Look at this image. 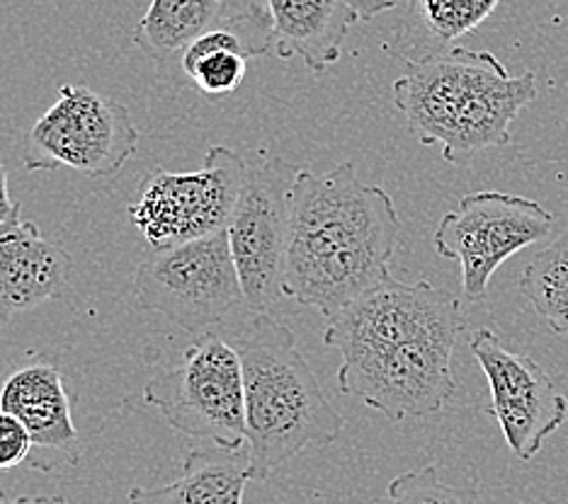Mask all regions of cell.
<instances>
[{"instance_id":"obj_1","label":"cell","mask_w":568,"mask_h":504,"mask_svg":"<svg viewBox=\"0 0 568 504\" xmlns=\"http://www.w3.org/2000/svg\"><path fill=\"white\" fill-rule=\"evenodd\" d=\"M402 233L394 199L345 161L316 175L302 167L292 187L282 291L326 318L392 275Z\"/></svg>"},{"instance_id":"obj_17","label":"cell","mask_w":568,"mask_h":504,"mask_svg":"<svg viewBox=\"0 0 568 504\" xmlns=\"http://www.w3.org/2000/svg\"><path fill=\"white\" fill-rule=\"evenodd\" d=\"M248 483V446L214 444L190 451L178 481L161 487H134L129 504H243Z\"/></svg>"},{"instance_id":"obj_15","label":"cell","mask_w":568,"mask_h":504,"mask_svg":"<svg viewBox=\"0 0 568 504\" xmlns=\"http://www.w3.org/2000/svg\"><path fill=\"white\" fill-rule=\"evenodd\" d=\"M270 42H275V32L265 8L231 10L180 54V69L202 95L226 97L245 81L248 61L267 54Z\"/></svg>"},{"instance_id":"obj_6","label":"cell","mask_w":568,"mask_h":504,"mask_svg":"<svg viewBox=\"0 0 568 504\" xmlns=\"http://www.w3.org/2000/svg\"><path fill=\"white\" fill-rule=\"evenodd\" d=\"M134 296L141 308L185 332L202 335L219 326L243 301L229 233L153 250L134 271Z\"/></svg>"},{"instance_id":"obj_26","label":"cell","mask_w":568,"mask_h":504,"mask_svg":"<svg viewBox=\"0 0 568 504\" xmlns=\"http://www.w3.org/2000/svg\"><path fill=\"white\" fill-rule=\"evenodd\" d=\"M3 322H6V320H3V318H0V328H3Z\"/></svg>"},{"instance_id":"obj_5","label":"cell","mask_w":568,"mask_h":504,"mask_svg":"<svg viewBox=\"0 0 568 504\" xmlns=\"http://www.w3.org/2000/svg\"><path fill=\"white\" fill-rule=\"evenodd\" d=\"M144 400L185 436L219 446L245 444V391L239 349L202 332L173 369L153 377Z\"/></svg>"},{"instance_id":"obj_2","label":"cell","mask_w":568,"mask_h":504,"mask_svg":"<svg viewBox=\"0 0 568 504\" xmlns=\"http://www.w3.org/2000/svg\"><path fill=\"white\" fill-rule=\"evenodd\" d=\"M392 95L408 132L464 167L479 153L510 144L513 122L537 100V78L532 71L513 75L490 51L452 47L408 59Z\"/></svg>"},{"instance_id":"obj_14","label":"cell","mask_w":568,"mask_h":504,"mask_svg":"<svg viewBox=\"0 0 568 504\" xmlns=\"http://www.w3.org/2000/svg\"><path fill=\"white\" fill-rule=\"evenodd\" d=\"M71 269L73 257L40 226L20 214L8 218L0 224V318L59 299Z\"/></svg>"},{"instance_id":"obj_16","label":"cell","mask_w":568,"mask_h":504,"mask_svg":"<svg viewBox=\"0 0 568 504\" xmlns=\"http://www.w3.org/2000/svg\"><path fill=\"white\" fill-rule=\"evenodd\" d=\"M265 10L273 20L277 56L302 59L314 73L341 61L347 30L357 22L345 0H265Z\"/></svg>"},{"instance_id":"obj_22","label":"cell","mask_w":568,"mask_h":504,"mask_svg":"<svg viewBox=\"0 0 568 504\" xmlns=\"http://www.w3.org/2000/svg\"><path fill=\"white\" fill-rule=\"evenodd\" d=\"M32 436L12 412L0 408V471H10L32 456Z\"/></svg>"},{"instance_id":"obj_19","label":"cell","mask_w":568,"mask_h":504,"mask_svg":"<svg viewBox=\"0 0 568 504\" xmlns=\"http://www.w3.org/2000/svg\"><path fill=\"white\" fill-rule=\"evenodd\" d=\"M520 291L547 328L568 342V230L527 263Z\"/></svg>"},{"instance_id":"obj_23","label":"cell","mask_w":568,"mask_h":504,"mask_svg":"<svg viewBox=\"0 0 568 504\" xmlns=\"http://www.w3.org/2000/svg\"><path fill=\"white\" fill-rule=\"evenodd\" d=\"M347 6H351V10L355 12L357 22H365V20H372L382 16V12L392 10L398 6V0H345Z\"/></svg>"},{"instance_id":"obj_11","label":"cell","mask_w":568,"mask_h":504,"mask_svg":"<svg viewBox=\"0 0 568 504\" xmlns=\"http://www.w3.org/2000/svg\"><path fill=\"white\" fill-rule=\"evenodd\" d=\"M464 328L467 318L455 294L389 275L326 318L324 342L351 357L433 335H459Z\"/></svg>"},{"instance_id":"obj_24","label":"cell","mask_w":568,"mask_h":504,"mask_svg":"<svg viewBox=\"0 0 568 504\" xmlns=\"http://www.w3.org/2000/svg\"><path fill=\"white\" fill-rule=\"evenodd\" d=\"M22 212L20 202H16L10 197V187H8V171L6 165L0 163V224L8 222V218H12L16 214Z\"/></svg>"},{"instance_id":"obj_4","label":"cell","mask_w":568,"mask_h":504,"mask_svg":"<svg viewBox=\"0 0 568 504\" xmlns=\"http://www.w3.org/2000/svg\"><path fill=\"white\" fill-rule=\"evenodd\" d=\"M136 148L139 128L122 102L63 83L54 105L24 136L22 165L32 173L71 167L90 177H114Z\"/></svg>"},{"instance_id":"obj_13","label":"cell","mask_w":568,"mask_h":504,"mask_svg":"<svg viewBox=\"0 0 568 504\" xmlns=\"http://www.w3.org/2000/svg\"><path fill=\"white\" fill-rule=\"evenodd\" d=\"M0 408L12 412L32 436V469L51 471L57 459L79 461V430L73 422V395L57 364L34 359L10 373L0 391Z\"/></svg>"},{"instance_id":"obj_21","label":"cell","mask_w":568,"mask_h":504,"mask_svg":"<svg viewBox=\"0 0 568 504\" xmlns=\"http://www.w3.org/2000/svg\"><path fill=\"white\" fill-rule=\"evenodd\" d=\"M476 487L447 485L435 465L396 475L377 504H476Z\"/></svg>"},{"instance_id":"obj_12","label":"cell","mask_w":568,"mask_h":504,"mask_svg":"<svg viewBox=\"0 0 568 504\" xmlns=\"http://www.w3.org/2000/svg\"><path fill=\"white\" fill-rule=\"evenodd\" d=\"M471 354L488 381V415L500 426L508 449L520 461H532L547 439L568 418V398L532 357L503 344L496 330L481 328L469 340Z\"/></svg>"},{"instance_id":"obj_8","label":"cell","mask_w":568,"mask_h":504,"mask_svg":"<svg viewBox=\"0 0 568 504\" xmlns=\"http://www.w3.org/2000/svg\"><path fill=\"white\" fill-rule=\"evenodd\" d=\"M554 214L539 202L508 192H474L447 212L433 233L435 250L462 267V291L484 301L488 281L508 257L545 240Z\"/></svg>"},{"instance_id":"obj_7","label":"cell","mask_w":568,"mask_h":504,"mask_svg":"<svg viewBox=\"0 0 568 504\" xmlns=\"http://www.w3.org/2000/svg\"><path fill=\"white\" fill-rule=\"evenodd\" d=\"M248 165L229 146H212L200 171L156 167L141 179L129 222L153 250L226 230Z\"/></svg>"},{"instance_id":"obj_9","label":"cell","mask_w":568,"mask_h":504,"mask_svg":"<svg viewBox=\"0 0 568 504\" xmlns=\"http://www.w3.org/2000/svg\"><path fill=\"white\" fill-rule=\"evenodd\" d=\"M302 167L280 155H270L261 165L248 167L226 226L243 301L257 313L284 296L282 277L290 243L292 187Z\"/></svg>"},{"instance_id":"obj_18","label":"cell","mask_w":568,"mask_h":504,"mask_svg":"<svg viewBox=\"0 0 568 504\" xmlns=\"http://www.w3.org/2000/svg\"><path fill=\"white\" fill-rule=\"evenodd\" d=\"M231 10L234 0H151L132 39L149 59L165 63L180 59L197 37L216 28Z\"/></svg>"},{"instance_id":"obj_20","label":"cell","mask_w":568,"mask_h":504,"mask_svg":"<svg viewBox=\"0 0 568 504\" xmlns=\"http://www.w3.org/2000/svg\"><path fill=\"white\" fill-rule=\"evenodd\" d=\"M498 6L500 0H410L408 16L425 37L447 47L481 28Z\"/></svg>"},{"instance_id":"obj_25","label":"cell","mask_w":568,"mask_h":504,"mask_svg":"<svg viewBox=\"0 0 568 504\" xmlns=\"http://www.w3.org/2000/svg\"><path fill=\"white\" fill-rule=\"evenodd\" d=\"M0 504H69L63 495H28V497H6L0 490Z\"/></svg>"},{"instance_id":"obj_3","label":"cell","mask_w":568,"mask_h":504,"mask_svg":"<svg viewBox=\"0 0 568 504\" xmlns=\"http://www.w3.org/2000/svg\"><path fill=\"white\" fill-rule=\"evenodd\" d=\"M245 391V446L251 481L263 483L308 446L333 444L345 418L333 408L294 332L270 313H255L239 340Z\"/></svg>"},{"instance_id":"obj_10","label":"cell","mask_w":568,"mask_h":504,"mask_svg":"<svg viewBox=\"0 0 568 504\" xmlns=\"http://www.w3.org/2000/svg\"><path fill=\"white\" fill-rule=\"evenodd\" d=\"M459 335H433L341 359L338 391L394 422L428 418L455 395L452 354Z\"/></svg>"}]
</instances>
